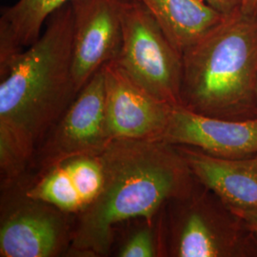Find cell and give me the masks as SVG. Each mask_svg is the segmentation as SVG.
<instances>
[{
  "mask_svg": "<svg viewBox=\"0 0 257 257\" xmlns=\"http://www.w3.org/2000/svg\"><path fill=\"white\" fill-rule=\"evenodd\" d=\"M72 0H18L0 14V74L40 37L47 19Z\"/></svg>",
  "mask_w": 257,
  "mask_h": 257,
  "instance_id": "14",
  "label": "cell"
},
{
  "mask_svg": "<svg viewBox=\"0 0 257 257\" xmlns=\"http://www.w3.org/2000/svg\"><path fill=\"white\" fill-rule=\"evenodd\" d=\"M73 74L77 92L110 61L123 43L122 0H72Z\"/></svg>",
  "mask_w": 257,
  "mask_h": 257,
  "instance_id": "9",
  "label": "cell"
},
{
  "mask_svg": "<svg viewBox=\"0 0 257 257\" xmlns=\"http://www.w3.org/2000/svg\"><path fill=\"white\" fill-rule=\"evenodd\" d=\"M110 142L102 67L79 91L37 147L35 156L38 172L72 156L101 154Z\"/></svg>",
  "mask_w": 257,
  "mask_h": 257,
  "instance_id": "7",
  "label": "cell"
},
{
  "mask_svg": "<svg viewBox=\"0 0 257 257\" xmlns=\"http://www.w3.org/2000/svg\"><path fill=\"white\" fill-rule=\"evenodd\" d=\"M211 8L225 18L237 15L241 8V0H203Z\"/></svg>",
  "mask_w": 257,
  "mask_h": 257,
  "instance_id": "16",
  "label": "cell"
},
{
  "mask_svg": "<svg viewBox=\"0 0 257 257\" xmlns=\"http://www.w3.org/2000/svg\"><path fill=\"white\" fill-rule=\"evenodd\" d=\"M166 208V218L160 217L164 256L257 255V241L244 221L202 184Z\"/></svg>",
  "mask_w": 257,
  "mask_h": 257,
  "instance_id": "4",
  "label": "cell"
},
{
  "mask_svg": "<svg viewBox=\"0 0 257 257\" xmlns=\"http://www.w3.org/2000/svg\"><path fill=\"white\" fill-rule=\"evenodd\" d=\"M103 70L110 140L161 141L174 106L148 92L116 61L104 65Z\"/></svg>",
  "mask_w": 257,
  "mask_h": 257,
  "instance_id": "8",
  "label": "cell"
},
{
  "mask_svg": "<svg viewBox=\"0 0 257 257\" xmlns=\"http://www.w3.org/2000/svg\"><path fill=\"white\" fill-rule=\"evenodd\" d=\"M182 56L181 106L212 117H256L257 17L225 19Z\"/></svg>",
  "mask_w": 257,
  "mask_h": 257,
  "instance_id": "3",
  "label": "cell"
},
{
  "mask_svg": "<svg viewBox=\"0 0 257 257\" xmlns=\"http://www.w3.org/2000/svg\"><path fill=\"white\" fill-rule=\"evenodd\" d=\"M239 215L257 241V210L234 211Z\"/></svg>",
  "mask_w": 257,
  "mask_h": 257,
  "instance_id": "17",
  "label": "cell"
},
{
  "mask_svg": "<svg viewBox=\"0 0 257 257\" xmlns=\"http://www.w3.org/2000/svg\"><path fill=\"white\" fill-rule=\"evenodd\" d=\"M161 141L189 146L210 156L245 159L257 156V116L235 120L197 113L174 107Z\"/></svg>",
  "mask_w": 257,
  "mask_h": 257,
  "instance_id": "10",
  "label": "cell"
},
{
  "mask_svg": "<svg viewBox=\"0 0 257 257\" xmlns=\"http://www.w3.org/2000/svg\"><path fill=\"white\" fill-rule=\"evenodd\" d=\"M104 182L101 153L66 158L39 171L31 183L22 188L29 197L77 216L96 200Z\"/></svg>",
  "mask_w": 257,
  "mask_h": 257,
  "instance_id": "11",
  "label": "cell"
},
{
  "mask_svg": "<svg viewBox=\"0 0 257 257\" xmlns=\"http://www.w3.org/2000/svg\"><path fill=\"white\" fill-rule=\"evenodd\" d=\"M102 156L104 186L75 216L71 256H106L118 225L133 219L155 223L168 203L196 184L178 150L163 141L113 140Z\"/></svg>",
  "mask_w": 257,
  "mask_h": 257,
  "instance_id": "1",
  "label": "cell"
},
{
  "mask_svg": "<svg viewBox=\"0 0 257 257\" xmlns=\"http://www.w3.org/2000/svg\"><path fill=\"white\" fill-rule=\"evenodd\" d=\"M120 67L157 98L181 106L183 56L139 0H122Z\"/></svg>",
  "mask_w": 257,
  "mask_h": 257,
  "instance_id": "5",
  "label": "cell"
},
{
  "mask_svg": "<svg viewBox=\"0 0 257 257\" xmlns=\"http://www.w3.org/2000/svg\"><path fill=\"white\" fill-rule=\"evenodd\" d=\"M240 12L249 17H257V0H241Z\"/></svg>",
  "mask_w": 257,
  "mask_h": 257,
  "instance_id": "18",
  "label": "cell"
},
{
  "mask_svg": "<svg viewBox=\"0 0 257 257\" xmlns=\"http://www.w3.org/2000/svg\"><path fill=\"white\" fill-rule=\"evenodd\" d=\"M139 1L147 7L181 55L227 19L203 0Z\"/></svg>",
  "mask_w": 257,
  "mask_h": 257,
  "instance_id": "13",
  "label": "cell"
},
{
  "mask_svg": "<svg viewBox=\"0 0 257 257\" xmlns=\"http://www.w3.org/2000/svg\"><path fill=\"white\" fill-rule=\"evenodd\" d=\"M119 257L164 256L160 217L134 230L117 251Z\"/></svg>",
  "mask_w": 257,
  "mask_h": 257,
  "instance_id": "15",
  "label": "cell"
},
{
  "mask_svg": "<svg viewBox=\"0 0 257 257\" xmlns=\"http://www.w3.org/2000/svg\"><path fill=\"white\" fill-rule=\"evenodd\" d=\"M175 147L195 179L232 211L257 210V156L228 159L210 156L196 148Z\"/></svg>",
  "mask_w": 257,
  "mask_h": 257,
  "instance_id": "12",
  "label": "cell"
},
{
  "mask_svg": "<svg viewBox=\"0 0 257 257\" xmlns=\"http://www.w3.org/2000/svg\"><path fill=\"white\" fill-rule=\"evenodd\" d=\"M71 3L47 19L37 41L0 74V127L35 153L77 95Z\"/></svg>",
  "mask_w": 257,
  "mask_h": 257,
  "instance_id": "2",
  "label": "cell"
},
{
  "mask_svg": "<svg viewBox=\"0 0 257 257\" xmlns=\"http://www.w3.org/2000/svg\"><path fill=\"white\" fill-rule=\"evenodd\" d=\"M0 256L57 257L68 253L74 223L67 212L27 196L17 184L3 188Z\"/></svg>",
  "mask_w": 257,
  "mask_h": 257,
  "instance_id": "6",
  "label": "cell"
}]
</instances>
